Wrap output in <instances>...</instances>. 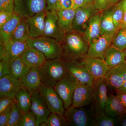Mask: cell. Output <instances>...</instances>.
Returning <instances> with one entry per match:
<instances>
[{
  "instance_id": "23",
  "label": "cell",
  "mask_w": 126,
  "mask_h": 126,
  "mask_svg": "<svg viewBox=\"0 0 126 126\" xmlns=\"http://www.w3.org/2000/svg\"><path fill=\"white\" fill-rule=\"evenodd\" d=\"M21 58L26 64L31 68H39L47 60L42 53L30 47L24 52Z\"/></svg>"
},
{
  "instance_id": "11",
  "label": "cell",
  "mask_w": 126,
  "mask_h": 126,
  "mask_svg": "<svg viewBox=\"0 0 126 126\" xmlns=\"http://www.w3.org/2000/svg\"><path fill=\"white\" fill-rule=\"evenodd\" d=\"M65 35L59 23L56 12L46 10L44 36L52 38L61 43Z\"/></svg>"
},
{
  "instance_id": "34",
  "label": "cell",
  "mask_w": 126,
  "mask_h": 126,
  "mask_svg": "<svg viewBox=\"0 0 126 126\" xmlns=\"http://www.w3.org/2000/svg\"><path fill=\"white\" fill-rule=\"evenodd\" d=\"M40 126H65L67 123L64 116L54 113H50L46 123H41Z\"/></svg>"
},
{
  "instance_id": "33",
  "label": "cell",
  "mask_w": 126,
  "mask_h": 126,
  "mask_svg": "<svg viewBox=\"0 0 126 126\" xmlns=\"http://www.w3.org/2000/svg\"><path fill=\"white\" fill-rule=\"evenodd\" d=\"M22 113L23 112L14 99L12 105L10 117L6 126H19V122Z\"/></svg>"
},
{
  "instance_id": "36",
  "label": "cell",
  "mask_w": 126,
  "mask_h": 126,
  "mask_svg": "<svg viewBox=\"0 0 126 126\" xmlns=\"http://www.w3.org/2000/svg\"><path fill=\"white\" fill-rule=\"evenodd\" d=\"M19 126H36V117L32 111L30 110L22 113Z\"/></svg>"
},
{
  "instance_id": "28",
  "label": "cell",
  "mask_w": 126,
  "mask_h": 126,
  "mask_svg": "<svg viewBox=\"0 0 126 126\" xmlns=\"http://www.w3.org/2000/svg\"><path fill=\"white\" fill-rule=\"evenodd\" d=\"M14 99L22 112H26L30 109L31 93L26 89L23 87L20 89L16 94Z\"/></svg>"
},
{
  "instance_id": "41",
  "label": "cell",
  "mask_w": 126,
  "mask_h": 126,
  "mask_svg": "<svg viewBox=\"0 0 126 126\" xmlns=\"http://www.w3.org/2000/svg\"><path fill=\"white\" fill-rule=\"evenodd\" d=\"M14 98L7 97H0V114L7 109L12 104Z\"/></svg>"
},
{
  "instance_id": "26",
  "label": "cell",
  "mask_w": 126,
  "mask_h": 126,
  "mask_svg": "<svg viewBox=\"0 0 126 126\" xmlns=\"http://www.w3.org/2000/svg\"><path fill=\"white\" fill-rule=\"evenodd\" d=\"M59 23L65 34L73 31V23L75 14V9L57 10Z\"/></svg>"
},
{
  "instance_id": "39",
  "label": "cell",
  "mask_w": 126,
  "mask_h": 126,
  "mask_svg": "<svg viewBox=\"0 0 126 126\" xmlns=\"http://www.w3.org/2000/svg\"><path fill=\"white\" fill-rule=\"evenodd\" d=\"M7 75H10V63L5 60H0V79Z\"/></svg>"
},
{
  "instance_id": "37",
  "label": "cell",
  "mask_w": 126,
  "mask_h": 126,
  "mask_svg": "<svg viewBox=\"0 0 126 126\" xmlns=\"http://www.w3.org/2000/svg\"><path fill=\"white\" fill-rule=\"evenodd\" d=\"M120 0H94L93 4L95 9L102 12L117 4Z\"/></svg>"
},
{
  "instance_id": "2",
  "label": "cell",
  "mask_w": 126,
  "mask_h": 126,
  "mask_svg": "<svg viewBox=\"0 0 126 126\" xmlns=\"http://www.w3.org/2000/svg\"><path fill=\"white\" fill-rule=\"evenodd\" d=\"M39 71L43 84L53 87L67 73L64 61L61 58L46 60Z\"/></svg>"
},
{
  "instance_id": "47",
  "label": "cell",
  "mask_w": 126,
  "mask_h": 126,
  "mask_svg": "<svg viewBox=\"0 0 126 126\" xmlns=\"http://www.w3.org/2000/svg\"><path fill=\"white\" fill-rule=\"evenodd\" d=\"M118 118L119 119L120 126H126V112Z\"/></svg>"
},
{
  "instance_id": "45",
  "label": "cell",
  "mask_w": 126,
  "mask_h": 126,
  "mask_svg": "<svg viewBox=\"0 0 126 126\" xmlns=\"http://www.w3.org/2000/svg\"><path fill=\"white\" fill-rule=\"evenodd\" d=\"M73 6L72 9H76L77 8L83 7L86 4L85 0H72Z\"/></svg>"
},
{
  "instance_id": "1",
  "label": "cell",
  "mask_w": 126,
  "mask_h": 126,
  "mask_svg": "<svg viewBox=\"0 0 126 126\" xmlns=\"http://www.w3.org/2000/svg\"><path fill=\"white\" fill-rule=\"evenodd\" d=\"M80 33L72 31L66 34L61 42L63 61L83 59L86 56L89 44L79 34Z\"/></svg>"
},
{
  "instance_id": "15",
  "label": "cell",
  "mask_w": 126,
  "mask_h": 126,
  "mask_svg": "<svg viewBox=\"0 0 126 126\" xmlns=\"http://www.w3.org/2000/svg\"><path fill=\"white\" fill-rule=\"evenodd\" d=\"M114 36L101 35L89 44L86 56L99 58L104 60L107 50L111 46Z\"/></svg>"
},
{
  "instance_id": "43",
  "label": "cell",
  "mask_w": 126,
  "mask_h": 126,
  "mask_svg": "<svg viewBox=\"0 0 126 126\" xmlns=\"http://www.w3.org/2000/svg\"><path fill=\"white\" fill-rule=\"evenodd\" d=\"M14 13L0 11V27H1L12 17Z\"/></svg>"
},
{
  "instance_id": "51",
  "label": "cell",
  "mask_w": 126,
  "mask_h": 126,
  "mask_svg": "<svg viewBox=\"0 0 126 126\" xmlns=\"http://www.w3.org/2000/svg\"><path fill=\"white\" fill-rule=\"evenodd\" d=\"M94 0H85L86 4H90L93 3Z\"/></svg>"
},
{
  "instance_id": "10",
  "label": "cell",
  "mask_w": 126,
  "mask_h": 126,
  "mask_svg": "<svg viewBox=\"0 0 126 126\" xmlns=\"http://www.w3.org/2000/svg\"><path fill=\"white\" fill-rule=\"evenodd\" d=\"M39 92L50 112L64 116L65 109L63 103L54 87L43 85Z\"/></svg>"
},
{
  "instance_id": "49",
  "label": "cell",
  "mask_w": 126,
  "mask_h": 126,
  "mask_svg": "<svg viewBox=\"0 0 126 126\" xmlns=\"http://www.w3.org/2000/svg\"><path fill=\"white\" fill-rule=\"evenodd\" d=\"M118 3L124 10H126V0H121Z\"/></svg>"
},
{
  "instance_id": "29",
  "label": "cell",
  "mask_w": 126,
  "mask_h": 126,
  "mask_svg": "<svg viewBox=\"0 0 126 126\" xmlns=\"http://www.w3.org/2000/svg\"><path fill=\"white\" fill-rule=\"evenodd\" d=\"M30 69L23 61L21 56L10 63V75L16 79L20 80Z\"/></svg>"
},
{
  "instance_id": "31",
  "label": "cell",
  "mask_w": 126,
  "mask_h": 126,
  "mask_svg": "<svg viewBox=\"0 0 126 126\" xmlns=\"http://www.w3.org/2000/svg\"><path fill=\"white\" fill-rule=\"evenodd\" d=\"M124 10L118 3L111 7V14L113 21L117 31L121 28Z\"/></svg>"
},
{
  "instance_id": "14",
  "label": "cell",
  "mask_w": 126,
  "mask_h": 126,
  "mask_svg": "<svg viewBox=\"0 0 126 126\" xmlns=\"http://www.w3.org/2000/svg\"><path fill=\"white\" fill-rule=\"evenodd\" d=\"M104 78L108 87L115 91L117 90L126 81V62L109 68Z\"/></svg>"
},
{
  "instance_id": "6",
  "label": "cell",
  "mask_w": 126,
  "mask_h": 126,
  "mask_svg": "<svg viewBox=\"0 0 126 126\" xmlns=\"http://www.w3.org/2000/svg\"><path fill=\"white\" fill-rule=\"evenodd\" d=\"M47 10L46 0H15L14 12L26 19Z\"/></svg>"
},
{
  "instance_id": "27",
  "label": "cell",
  "mask_w": 126,
  "mask_h": 126,
  "mask_svg": "<svg viewBox=\"0 0 126 126\" xmlns=\"http://www.w3.org/2000/svg\"><path fill=\"white\" fill-rule=\"evenodd\" d=\"M104 60L109 68L116 67L126 62L123 50L113 46L107 50Z\"/></svg>"
},
{
  "instance_id": "40",
  "label": "cell",
  "mask_w": 126,
  "mask_h": 126,
  "mask_svg": "<svg viewBox=\"0 0 126 126\" xmlns=\"http://www.w3.org/2000/svg\"><path fill=\"white\" fill-rule=\"evenodd\" d=\"M73 6L72 0H57L56 11L72 9Z\"/></svg>"
},
{
  "instance_id": "8",
  "label": "cell",
  "mask_w": 126,
  "mask_h": 126,
  "mask_svg": "<svg viewBox=\"0 0 126 126\" xmlns=\"http://www.w3.org/2000/svg\"><path fill=\"white\" fill-rule=\"evenodd\" d=\"M64 64L67 72L74 77L78 82L90 87L92 86L94 79L83 61L73 60L64 61Z\"/></svg>"
},
{
  "instance_id": "17",
  "label": "cell",
  "mask_w": 126,
  "mask_h": 126,
  "mask_svg": "<svg viewBox=\"0 0 126 126\" xmlns=\"http://www.w3.org/2000/svg\"><path fill=\"white\" fill-rule=\"evenodd\" d=\"M46 10L26 19L31 38L44 36Z\"/></svg>"
},
{
  "instance_id": "12",
  "label": "cell",
  "mask_w": 126,
  "mask_h": 126,
  "mask_svg": "<svg viewBox=\"0 0 126 126\" xmlns=\"http://www.w3.org/2000/svg\"><path fill=\"white\" fill-rule=\"evenodd\" d=\"M29 48L26 42L10 40L5 45H0V59L10 63L21 57Z\"/></svg>"
},
{
  "instance_id": "3",
  "label": "cell",
  "mask_w": 126,
  "mask_h": 126,
  "mask_svg": "<svg viewBox=\"0 0 126 126\" xmlns=\"http://www.w3.org/2000/svg\"><path fill=\"white\" fill-rule=\"evenodd\" d=\"M26 43L30 48H34L42 53L47 60L59 58L62 56L61 43L52 38L44 36L30 38Z\"/></svg>"
},
{
  "instance_id": "20",
  "label": "cell",
  "mask_w": 126,
  "mask_h": 126,
  "mask_svg": "<svg viewBox=\"0 0 126 126\" xmlns=\"http://www.w3.org/2000/svg\"><path fill=\"white\" fill-rule=\"evenodd\" d=\"M39 68H32L20 79L23 87L31 93L39 91L43 84L39 71Z\"/></svg>"
},
{
  "instance_id": "18",
  "label": "cell",
  "mask_w": 126,
  "mask_h": 126,
  "mask_svg": "<svg viewBox=\"0 0 126 126\" xmlns=\"http://www.w3.org/2000/svg\"><path fill=\"white\" fill-rule=\"evenodd\" d=\"M81 60L85 63L94 79L104 78L109 69L104 60L99 58L85 56Z\"/></svg>"
},
{
  "instance_id": "42",
  "label": "cell",
  "mask_w": 126,
  "mask_h": 126,
  "mask_svg": "<svg viewBox=\"0 0 126 126\" xmlns=\"http://www.w3.org/2000/svg\"><path fill=\"white\" fill-rule=\"evenodd\" d=\"M12 105L0 114V126H6L10 117Z\"/></svg>"
},
{
  "instance_id": "24",
  "label": "cell",
  "mask_w": 126,
  "mask_h": 126,
  "mask_svg": "<svg viewBox=\"0 0 126 126\" xmlns=\"http://www.w3.org/2000/svg\"><path fill=\"white\" fill-rule=\"evenodd\" d=\"M22 18L14 13L12 17L0 27V45H5L10 40L12 34Z\"/></svg>"
},
{
  "instance_id": "52",
  "label": "cell",
  "mask_w": 126,
  "mask_h": 126,
  "mask_svg": "<svg viewBox=\"0 0 126 126\" xmlns=\"http://www.w3.org/2000/svg\"><path fill=\"white\" fill-rule=\"evenodd\" d=\"M123 52H124V57H125V61L126 62V48L125 49L123 50Z\"/></svg>"
},
{
  "instance_id": "30",
  "label": "cell",
  "mask_w": 126,
  "mask_h": 126,
  "mask_svg": "<svg viewBox=\"0 0 126 126\" xmlns=\"http://www.w3.org/2000/svg\"><path fill=\"white\" fill-rule=\"evenodd\" d=\"M30 38L26 19L22 18L12 34L10 40L26 42Z\"/></svg>"
},
{
  "instance_id": "50",
  "label": "cell",
  "mask_w": 126,
  "mask_h": 126,
  "mask_svg": "<svg viewBox=\"0 0 126 126\" xmlns=\"http://www.w3.org/2000/svg\"><path fill=\"white\" fill-rule=\"evenodd\" d=\"M124 15L121 28L126 27V10H124Z\"/></svg>"
},
{
  "instance_id": "44",
  "label": "cell",
  "mask_w": 126,
  "mask_h": 126,
  "mask_svg": "<svg viewBox=\"0 0 126 126\" xmlns=\"http://www.w3.org/2000/svg\"><path fill=\"white\" fill-rule=\"evenodd\" d=\"M47 5V10L56 12V3L57 0H46Z\"/></svg>"
},
{
  "instance_id": "22",
  "label": "cell",
  "mask_w": 126,
  "mask_h": 126,
  "mask_svg": "<svg viewBox=\"0 0 126 126\" xmlns=\"http://www.w3.org/2000/svg\"><path fill=\"white\" fill-rule=\"evenodd\" d=\"M102 12L94 16L89 21L85 32L84 38L89 44L101 36V22Z\"/></svg>"
},
{
  "instance_id": "32",
  "label": "cell",
  "mask_w": 126,
  "mask_h": 126,
  "mask_svg": "<svg viewBox=\"0 0 126 126\" xmlns=\"http://www.w3.org/2000/svg\"><path fill=\"white\" fill-rule=\"evenodd\" d=\"M117 118L109 117L104 113H94L93 126H114L117 124Z\"/></svg>"
},
{
  "instance_id": "4",
  "label": "cell",
  "mask_w": 126,
  "mask_h": 126,
  "mask_svg": "<svg viewBox=\"0 0 126 126\" xmlns=\"http://www.w3.org/2000/svg\"><path fill=\"white\" fill-rule=\"evenodd\" d=\"M94 113L93 108L71 106L65 110L64 116L67 126H93Z\"/></svg>"
},
{
  "instance_id": "16",
  "label": "cell",
  "mask_w": 126,
  "mask_h": 126,
  "mask_svg": "<svg viewBox=\"0 0 126 126\" xmlns=\"http://www.w3.org/2000/svg\"><path fill=\"white\" fill-rule=\"evenodd\" d=\"M92 103V87L78 82L73 94L71 106L86 107Z\"/></svg>"
},
{
  "instance_id": "35",
  "label": "cell",
  "mask_w": 126,
  "mask_h": 126,
  "mask_svg": "<svg viewBox=\"0 0 126 126\" xmlns=\"http://www.w3.org/2000/svg\"><path fill=\"white\" fill-rule=\"evenodd\" d=\"M113 46L123 50L126 48V27L121 28L117 32L112 41Z\"/></svg>"
},
{
  "instance_id": "38",
  "label": "cell",
  "mask_w": 126,
  "mask_h": 126,
  "mask_svg": "<svg viewBox=\"0 0 126 126\" xmlns=\"http://www.w3.org/2000/svg\"><path fill=\"white\" fill-rule=\"evenodd\" d=\"M15 0H0V11L14 13Z\"/></svg>"
},
{
  "instance_id": "13",
  "label": "cell",
  "mask_w": 126,
  "mask_h": 126,
  "mask_svg": "<svg viewBox=\"0 0 126 126\" xmlns=\"http://www.w3.org/2000/svg\"><path fill=\"white\" fill-rule=\"evenodd\" d=\"M31 97L32 103L30 110L35 115L36 126H39L41 123L46 122L51 112L39 91L32 93Z\"/></svg>"
},
{
  "instance_id": "9",
  "label": "cell",
  "mask_w": 126,
  "mask_h": 126,
  "mask_svg": "<svg viewBox=\"0 0 126 126\" xmlns=\"http://www.w3.org/2000/svg\"><path fill=\"white\" fill-rule=\"evenodd\" d=\"M75 10L72 30L73 31L83 34L91 18L100 12L95 9L93 3L86 4L83 7Z\"/></svg>"
},
{
  "instance_id": "46",
  "label": "cell",
  "mask_w": 126,
  "mask_h": 126,
  "mask_svg": "<svg viewBox=\"0 0 126 126\" xmlns=\"http://www.w3.org/2000/svg\"><path fill=\"white\" fill-rule=\"evenodd\" d=\"M116 95L126 107V93L116 91Z\"/></svg>"
},
{
  "instance_id": "5",
  "label": "cell",
  "mask_w": 126,
  "mask_h": 126,
  "mask_svg": "<svg viewBox=\"0 0 126 126\" xmlns=\"http://www.w3.org/2000/svg\"><path fill=\"white\" fill-rule=\"evenodd\" d=\"M91 87L92 108L95 113H104L108 97V86L104 78L95 79Z\"/></svg>"
},
{
  "instance_id": "25",
  "label": "cell",
  "mask_w": 126,
  "mask_h": 126,
  "mask_svg": "<svg viewBox=\"0 0 126 126\" xmlns=\"http://www.w3.org/2000/svg\"><path fill=\"white\" fill-rule=\"evenodd\" d=\"M111 7L102 12L100 22L101 35L114 36L118 32L112 18Z\"/></svg>"
},
{
  "instance_id": "19",
  "label": "cell",
  "mask_w": 126,
  "mask_h": 126,
  "mask_svg": "<svg viewBox=\"0 0 126 126\" xmlns=\"http://www.w3.org/2000/svg\"><path fill=\"white\" fill-rule=\"evenodd\" d=\"M22 87L20 80L10 75L4 76L0 79V97L14 98L17 91Z\"/></svg>"
},
{
  "instance_id": "7",
  "label": "cell",
  "mask_w": 126,
  "mask_h": 126,
  "mask_svg": "<svg viewBox=\"0 0 126 126\" xmlns=\"http://www.w3.org/2000/svg\"><path fill=\"white\" fill-rule=\"evenodd\" d=\"M78 82L69 73L58 82L54 89L63 101L65 110L72 104V98Z\"/></svg>"
},
{
  "instance_id": "48",
  "label": "cell",
  "mask_w": 126,
  "mask_h": 126,
  "mask_svg": "<svg viewBox=\"0 0 126 126\" xmlns=\"http://www.w3.org/2000/svg\"><path fill=\"white\" fill-rule=\"evenodd\" d=\"M116 91H118L121 92L126 93V81L123 83L121 87L118 89Z\"/></svg>"
},
{
  "instance_id": "21",
  "label": "cell",
  "mask_w": 126,
  "mask_h": 126,
  "mask_svg": "<svg viewBox=\"0 0 126 126\" xmlns=\"http://www.w3.org/2000/svg\"><path fill=\"white\" fill-rule=\"evenodd\" d=\"M126 112V107L116 94L108 95L104 113L109 117L117 118Z\"/></svg>"
}]
</instances>
